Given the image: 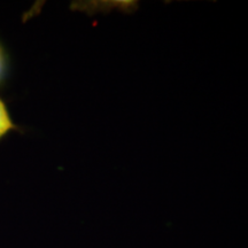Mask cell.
<instances>
[{
    "instance_id": "6da1fadb",
    "label": "cell",
    "mask_w": 248,
    "mask_h": 248,
    "mask_svg": "<svg viewBox=\"0 0 248 248\" xmlns=\"http://www.w3.org/2000/svg\"><path fill=\"white\" fill-rule=\"evenodd\" d=\"M15 128L9 113L6 108L4 101L0 100V138H2L6 133Z\"/></svg>"
},
{
    "instance_id": "7a4b0ae2",
    "label": "cell",
    "mask_w": 248,
    "mask_h": 248,
    "mask_svg": "<svg viewBox=\"0 0 248 248\" xmlns=\"http://www.w3.org/2000/svg\"><path fill=\"white\" fill-rule=\"evenodd\" d=\"M5 73V57L4 52H2L1 47H0V80H1L2 76H4Z\"/></svg>"
}]
</instances>
